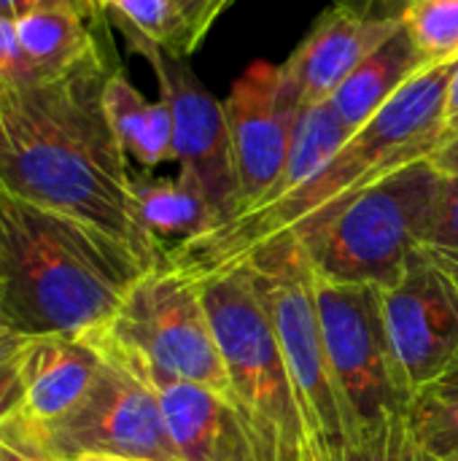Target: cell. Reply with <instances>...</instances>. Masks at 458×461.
Listing matches in <instances>:
<instances>
[{
	"label": "cell",
	"mask_w": 458,
	"mask_h": 461,
	"mask_svg": "<svg viewBox=\"0 0 458 461\" xmlns=\"http://www.w3.org/2000/svg\"><path fill=\"white\" fill-rule=\"evenodd\" d=\"M0 461H46V459L30 456V454H24V451H19V448L8 446L5 440H0Z\"/></svg>",
	"instance_id": "34"
},
{
	"label": "cell",
	"mask_w": 458,
	"mask_h": 461,
	"mask_svg": "<svg viewBox=\"0 0 458 461\" xmlns=\"http://www.w3.org/2000/svg\"><path fill=\"white\" fill-rule=\"evenodd\" d=\"M410 432L429 461H458V394L427 389L408 411Z\"/></svg>",
	"instance_id": "23"
},
{
	"label": "cell",
	"mask_w": 458,
	"mask_h": 461,
	"mask_svg": "<svg viewBox=\"0 0 458 461\" xmlns=\"http://www.w3.org/2000/svg\"><path fill=\"white\" fill-rule=\"evenodd\" d=\"M103 14V5L51 3L13 19L30 81L57 78L89 57L100 46L94 24Z\"/></svg>",
	"instance_id": "16"
},
{
	"label": "cell",
	"mask_w": 458,
	"mask_h": 461,
	"mask_svg": "<svg viewBox=\"0 0 458 461\" xmlns=\"http://www.w3.org/2000/svg\"><path fill=\"white\" fill-rule=\"evenodd\" d=\"M429 65L458 62V0H386Z\"/></svg>",
	"instance_id": "22"
},
{
	"label": "cell",
	"mask_w": 458,
	"mask_h": 461,
	"mask_svg": "<svg viewBox=\"0 0 458 461\" xmlns=\"http://www.w3.org/2000/svg\"><path fill=\"white\" fill-rule=\"evenodd\" d=\"M354 132L348 130V124L340 119V113L332 108L329 100L305 108L297 122V132H294L286 165L281 170V178L275 181L270 194L262 203H256L254 208L270 205V203L286 197L289 192H294L297 186H302L305 181H310L343 149V143Z\"/></svg>",
	"instance_id": "19"
},
{
	"label": "cell",
	"mask_w": 458,
	"mask_h": 461,
	"mask_svg": "<svg viewBox=\"0 0 458 461\" xmlns=\"http://www.w3.org/2000/svg\"><path fill=\"white\" fill-rule=\"evenodd\" d=\"M178 14L184 16L186 22V30H189V41H186V54H192L202 38L208 35V30L213 27L211 24V8H213V0H173Z\"/></svg>",
	"instance_id": "27"
},
{
	"label": "cell",
	"mask_w": 458,
	"mask_h": 461,
	"mask_svg": "<svg viewBox=\"0 0 458 461\" xmlns=\"http://www.w3.org/2000/svg\"><path fill=\"white\" fill-rule=\"evenodd\" d=\"M105 357L89 335H35L19 357L22 405L0 427L38 432L70 413L94 384Z\"/></svg>",
	"instance_id": "15"
},
{
	"label": "cell",
	"mask_w": 458,
	"mask_h": 461,
	"mask_svg": "<svg viewBox=\"0 0 458 461\" xmlns=\"http://www.w3.org/2000/svg\"><path fill=\"white\" fill-rule=\"evenodd\" d=\"M424 249V246H421ZM432 251V249H429ZM443 265H445V270L454 276V281L458 284V257H448V254H440V251H432ZM432 389H440V392H451V394H458V359L454 362V367L443 375V381H437Z\"/></svg>",
	"instance_id": "31"
},
{
	"label": "cell",
	"mask_w": 458,
	"mask_h": 461,
	"mask_svg": "<svg viewBox=\"0 0 458 461\" xmlns=\"http://www.w3.org/2000/svg\"><path fill=\"white\" fill-rule=\"evenodd\" d=\"M105 362L81 402L38 432H0L8 446L46 461L113 456L181 461L154 389L119 359Z\"/></svg>",
	"instance_id": "8"
},
{
	"label": "cell",
	"mask_w": 458,
	"mask_h": 461,
	"mask_svg": "<svg viewBox=\"0 0 458 461\" xmlns=\"http://www.w3.org/2000/svg\"><path fill=\"white\" fill-rule=\"evenodd\" d=\"M113 70L100 43L57 78L0 86V184L27 203L92 224L151 270L167 251L140 219L130 157L105 113Z\"/></svg>",
	"instance_id": "1"
},
{
	"label": "cell",
	"mask_w": 458,
	"mask_h": 461,
	"mask_svg": "<svg viewBox=\"0 0 458 461\" xmlns=\"http://www.w3.org/2000/svg\"><path fill=\"white\" fill-rule=\"evenodd\" d=\"M202 303L259 461H313L297 392L246 262L200 276Z\"/></svg>",
	"instance_id": "4"
},
{
	"label": "cell",
	"mask_w": 458,
	"mask_h": 461,
	"mask_svg": "<svg viewBox=\"0 0 458 461\" xmlns=\"http://www.w3.org/2000/svg\"><path fill=\"white\" fill-rule=\"evenodd\" d=\"M437 189V167L421 159L356 194L324 224L297 235L313 273L332 284L391 289L424 243Z\"/></svg>",
	"instance_id": "6"
},
{
	"label": "cell",
	"mask_w": 458,
	"mask_h": 461,
	"mask_svg": "<svg viewBox=\"0 0 458 461\" xmlns=\"http://www.w3.org/2000/svg\"><path fill=\"white\" fill-rule=\"evenodd\" d=\"M30 340H32L30 335H22L13 327H8L5 321H0V370L13 365L22 357V351L27 348Z\"/></svg>",
	"instance_id": "29"
},
{
	"label": "cell",
	"mask_w": 458,
	"mask_h": 461,
	"mask_svg": "<svg viewBox=\"0 0 458 461\" xmlns=\"http://www.w3.org/2000/svg\"><path fill=\"white\" fill-rule=\"evenodd\" d=\"M383 316L413 400L443 381L458 359V284L429 249H416L402 278L383 289Z\"/></svg>",
	"instance_id": "11"
},
{
	"label": "cell",
	"mask_w": 458,
	"mask_h": 461,
	"mask_svg": "<svg viewBox=\"0 0 458 461\" xmlns=\"http://www.w3.org/2000/svg\"><path fill=\"white\" fill-rule=\"evenodd\" d=\"M19 362V359H16ZM8 365L0 370V427L19 411L22 405V375L19 365Z\"/></svg>",
	"instance_id": "28"
},
{
	"label": "cell",
	"mask_w": 458,
	"mask_h": 461,
	"mask_svg": "<svg viewBox=\"0 0 458 461\" xmlns=\"http://www.w3.org/2000/svg\"><path fill=\"white\" fill-rule=\"evenodd\" d=\"M229 124L240 213L262 203L286 165L302 100L283 73V65L256 59L232 84L224 97Z\"/></svg>",
	"instance_id": "12"
},
{
	"label": "cell",
	"mask_w": 458,
	"mask_h": 461,
	"mask_svg": "<svg viewBox=\"0 0 458 461\" xmlns=\"http://www.w3.org/2000/svg\"><path fill=\"white\" fill-rule=\"evenodd\" d=\"M146 273L111 235L0 184V321L22 335H89Z\"/></svg>",
	"instance_id": "3"
},
{
	"label": "cell",
	"mask_w": 458,
	"mask_h": 461,
	"mask_svg": "<svg viewBox=\"0 0 458 461\" xmlns=\"http://www.w3.org/2000/svg\"><path fill=\"white\" fill-rule=\"evenodd\" d=\"M51 3H84V5H100L97 0H0V16L3 19H22L24 14L51 5Z\"/></svg>",
	"instance_id": "30"
},
{
	"label": "cell",
	"mask_w": 458,
	"mask_h": 461,
	"mask_svg": "<svg viewBox=\"0 0 458 461\" xmlns=\"http://www.w3.org/2000/svg\"><path fill=\"white\" fill-rule=\"evenodd\" d=\"M240 262L251 270L281 343L313 461H346L351 424L327 359L316 308V273L302 240L292 232L275 235L251 249Z\"/></svg>",
	"instance_id": "5"
},
{
	"label": "cell",
	"mask_w": 458,
	"mask_h": 461,
	"mask_svg": "<svg viewBox=\"0 0 458 461\" xmlns=\"http://www.w3.org/2000/svg\"><path fill=\"white\" fill-rule=\"evenodd\" d=\"M458 132V62L454 65V73L448 78L445 89V140Z\"/></svg>",
	"instance_id": "33"
},
{
	"label": "cell",
	"mask_w": 458,
	"mask_h": 461,
	"mask_svg": "<svg viewBox=\"0 0 458 461\" xmlns=\"http://www.w3.org/2000/svg\"><path fill=\"white\" fill-rule=\"evenodd\" d=\"M132 184H135L140 219L159 246L175 238L181 246L213 227L205 200L178 176L175 178H132Z\"/></svg>",
	"instance_id": "20"
},
{
	"label": "cell",
	"mask_w": 458,
	"mask_h": 461,
	"mask_svg": "<svg viewBox=\"0 0 458 461\" xmlns=\"http://www.w3.org/2000/svg\"><path fill=\"white\" fill-rule=\"evenodd\" d=\"M421 246L448 257H458V176L440 173V189H437L432 221Z\"/></svg>",
	"instance_id": "25"
},
{
	"label": "cell",
	"mask_w": 458,
	"mask_h": 461,
	"mask_svg": "<svg viewBox=\"0 0 458 461\" xmlns=\"http://www.w3.org/2000/svg\"><path fill=\"white\" fill-rule=\"evenodd\" d=\"M400 30L402 22L386 0H335L283 62V73L294 84L302 111L329 100Z\"/></svg>",
	"instance_id": "13"
},
{
	"label": "cell",
	"mask_w": 458,
	"mask_h": 461,
	"mask_svg": "<svg viewBox=\"0 0 458 461\" xmlns=\"http://www.w3.org/2000/svg\"><path fill=\"white\" fill-rule=\"evenodd\" d=\"M138 54L148 59L159 81V97L167 100L173 113V162H178V178L205 200L213 227L227 224L240 211V194L224 100L208 92L184 57L165 49H143Z\"/></svg>",
	"instance_id": "10"
},
{
	"label": "cell",
	"mask_w": 458,
	"mask_h": 461,
	"mask_svg": "<svg viewBox=\"0 0 458 461\" xmlns=\"http://www.w3.org/2000/svg\"><path fill=\"white\" fill-rule=\"evenodd\" d=\"M232 3H235V0H213V8H211V24H216V19H219V16H221Z\"/></svg>",
	"instance_id": "35"
},
{
	"label": "cell",
	"mask_w": 458,
	"mask_h": 461,
	"mask_svg": "<svg viewBox=\"0 0 458 461\" xmlns=\"http://www.w3.org/2000/svg\"><path fill=\"white\" fill-rule=\"evenodd\" d=\"M100 351L127 365L154 389L181 461H259L251 432L227 394L192 381L162 375L113 351Z\"/></svg>",
	"instance_id": "14"
},
{
	"label": "cell",
	"mask_w": 458,
	"mask_h": 461,
	"mask_svg": "<svg viewBox=\"0 0 458 461\" xmlns=\"http://www.w3.org/2000/svg\"><path fill=\"white\" fill-rule=\"evenodd\" d=\"M454 65H432L413 78L310 181L270 205L246 211L175 246L165 259L194 278L208 276L240 262L251 249L275 235L316 230L364 189L421 159H432L445 140V89Z\"/></svg>",
	"instance_id": "2"
},
{
	"label": "cell",
	"mask_w": 458,
	"mask_h": 461,
	"mask_svg": "<svg viewBox=\"0 0 458 461\" xmlns=\"http://www.w3.org/2000/svg\"><path fill=\"white\" fill-rule=\"evenodd\" d=\"M89 338L162 375L192 381L229 397L224 359L202 303L200 278L167 259L146 270L116 313Z\"/></svg>",
	"instance_id": "7"
},
{
	"label": "cell",
	"mask_w": 458,
	"mask_h": 461,
	"mask_svg": "<svg viewBox=\"0 0 458 461\" xmlns=\"http://www.w3.org/2000/svg\"><path fill=\"white\" fill-rule=\"evenodd\" d=\"M103 11L124 32L135 54L143 49L186 54L189 30L173 0H103Z\"/></svg>",
	"instance_id": "21"
},
{
	"label": "cell",
	"mask_w": 458,
	"mask_h": 461,
	"mask_svg": "<svg viewBox=\"0 0 458 461\" xmlns=\"http://www.w3.org/2000/svg\"><path fill=\"white\" fill-rule=\"evenodd\" d=\"M105 113L130 159L151 170L173 159V113L165 97L148 100L124 70H113L105 81Z\"/></svg>",
	"instance_id": "18"
},
{
	"label": "cell",
	"mask_w": 458,
	"mask_h": 461,
	"mask_svg": "<svg viewBox=\"0 0 458 461\" xmlns=\"http://www.w3.org/2000/svg\"><path fill=\"white\" fill-rule=\"evenodd\" d=\"M0 86H3V84H0Z\"/></svg>",
	"instance_id": "38"
},
{
	"label": "cell",
	"mask_w": 458,
	"mask_h": 461,
	"mask_svg": "<svg viewBox=\"0 0 458 461\" xmlns=\"http://www.w3.org/2000/svg\"><path fill=\"white\" fill-rule=\"evenodd\" d=\"M76 461H132V459H113V456H84V459Z\"/></svg>",
	"instance_id": "36"
},
{
	"label": "cell",
	"mask_w": 458,
	"mask_h": 461,
	"mask_svg": "<svg viewBox=\"0 0 458 461\" xmlns=\"http://www.w3.org/2000/svg\"><path fill=\"white\" fill-rule=\"evenodd\" d=\"M30 73H27V62L16 38V27L11 19L0 16V84L11 86V84H27Z\"/></svg>",
	"instance_id": "26"
},
{
	"label": "cell",
	"mask_w": 458,
	"mask_h": 461,
	"mask_svg": "<svg viewBox=\"0 0 458 461\" xmlns=\"http://www.w3.org/2000/svg\"><path fill=\"white\" fill-rule=\"evenodd\" d=\"M316 308L327 359L340 389L351 446L410 411L383 316V289L332 284L316 276Z\"/></svg>",
	"instance_id": "9"
},
{
	"label": "cell",
	"mask_w": 458,
	"mask_h": 461,
	"mask_svg": "<svg viewBox=\"0 0 458 461\" xmlns=\"http://www.w3.org/2000/svg\"><path fill=\"white\" fill-rule=\"evenodd\" d=\"M427 68L432 65L416 49L408 32L400 30L335 89L329 103L348 124V130L356 132Z\"/></svg>",
	"instance_id": "17"
},
{
	"label": "cell",
	"mask_w": 458,
	"mask_h": 461,
	"mask_svg": "<svg viewBox=\"0 0 458 461\" xmlns=\"http://www.w3.org/2000/svg\"><path fill=\"white\" fill-rule=\"evenodd\" d=\"M346 461H429L424 456V451L418 448L410 424H408V413L394 416L391 421H386L381 429L359 438L351 448H348V459Z\"/></svg>",
	"instance_id": "24"
},
{
	"label": "cell",
	"mask_w": 458,
	"mask_h": 461,
	"mask_svg": "<svg viewBox=\"0 0 458 461\" xmlns=\"http://www.w3.org/2000/svg\"><path fill=\"white\" fill-rule=\"evenodd\" d=\"M432 165L443 176H458V132L443 140V146L432 154Z\"/></svg>",
	"instance_id": "32"
},
{
	"label": "cell",
	"mask_w": 458,
	"mask_h": 461,
	"mask_svg": "<svg viewBox=\"0 0 458 461\" xmlns=\"http://www.w3.org/2000/svg\"><path fill=\"white\" fill-rule=\"evenodd\" d=\"M97 3H100V5H103V0H97Z\"/></svg>",
	"instance_id": "37"
}]
</instances>
